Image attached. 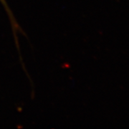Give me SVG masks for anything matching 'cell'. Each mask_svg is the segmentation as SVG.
<instances>
[{
    "label": "cell",
    "mask_w": 129,
    "mask_h": 129,
    "mask_svg": "<svg viewBox=\"0 0 129 129\" xmlns=\"http://www.w3.org/2000/svg\"><path fill=\"white\" fill-rule=\"evenodd\" d=\"M0 2H1V3L2 4V5H4V7H5V10L7 11V12L9 14V18H10V21H11V23L12 24V27L14 28V30H16L17 29H19V25L17 24V22H16V20L14 19V17H13V15H12V13L11 12V11H10V9H9V7H8V5L7 4V2L5 1V0H0Z\"/></svg>",
    "instance_id": "6da1fadb"
}]
</instances>
